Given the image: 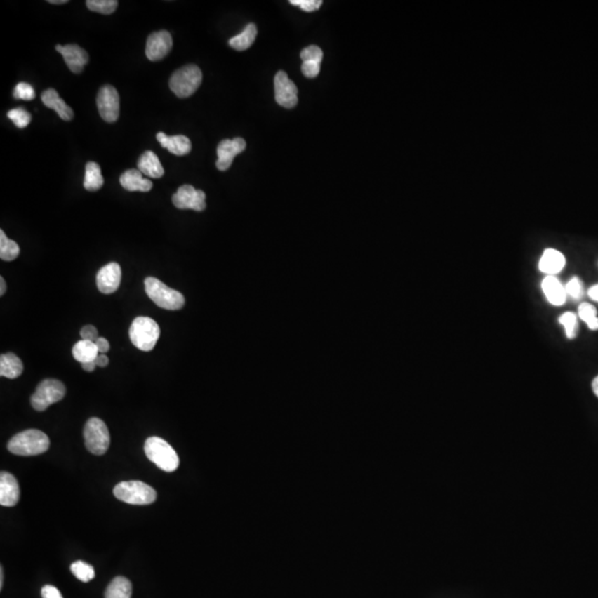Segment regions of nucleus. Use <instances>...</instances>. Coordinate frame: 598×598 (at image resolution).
Returning <instances> with one entry per match:
<instances>
[{"label":"nucleus","instance_id":"nucleus-4","mask_svg":"<svg viewBox=\"0 0 598 598\" xmlns=\"http://www.w3.org/2000/svg\"><path fill=\"white\" fill-rule=\"evenodd\" d=\"M113 494L120 501L132 505H149L157 500L152 486L141 481H124L113 489Z\"/></svg>","mask_w":598,"mask_h":598},{"label":"nucleus","instance_id":"nucleus-35","mask_svg":"<svg viewBox=\"0 0 598 598\" xmlns=\"http://www.w3.org/2000/svg\"><path fill=\"white\" fill-rule=\"evenodd\" d=\"M565 291L567 296L572 297L573 299H580L584 295V289H583V283L578 277H573L569 279V283L565 285Z\"/></svg>","mask_w":598,"mask_h":598},{"label":"nucleus","instance_id":"nucleus-2","mask_svg":"<svg viewBox=\"0 0 598 598\" xmlns=\"http://www.w3.org/2000/svg\"><path fill=\"white\" fill-rule=\"evenodd\" d=\"M145 452L150 461L166 472H173L179 467L180 459L175 450L159 437H151L145 441Z\"/></svg>","mask_w":598,"mask_h":598},{"label":"nucleus","instance_id":"nucleus-12","mask_svg":"<svg viewBox=\"0 0 598 598\" xmlns=\"http://www.w3.org/2000/svg\"><path fill=\"white\" fill-rule=\"evenodd\" d=\"M173 46V40L170 32L166 30L153 32L150 34L145 46V55L151 61H160L166 57Z\"/></svg>","mask_w":598,"mask_h":598},{"label":"nucleus","instance_id":"nucleus-5","mask_svg":"<svg viewBox=\"0 0 598 598\" xmlns=\"http://www.w3.org/2000/svg\"><path fill=\"white\" fill-rule=\"evenodd\" d=\"M160 327L152 318L137 317L130 327L132 344L142 352H151L160 338Z\"/></svg>","mask_w":598,"mask_h":598},{"label":"nucleus","instance_id":"nucleus-26","mask_svg":"<svg viewBox=\"0 0 598 598\" xmlns=\"http://www.w3.org/2000/svg\"><path fill=\"white\" fill-rule=\"evenodd\" d=\"M256 36H258V28L254 24H248L241 34L230 39L229 45L237 51H244L254 44Z\"/></svg>","mask_w":598,"mask_h":598},{"label":"nucleus","instance_id":"nucleus-38","mask_svg":"<svg viewBox=\"0 0 598 598\" xmlns=\"http://www.w3.org/2000/svg\"><path fill=\"white\" fill-rule=\"evenodd\" d=\"M302 71L305 77H307V78H316L320 72V63L314 62V61L303 62Z\"/></svg>","mask_w":598,"mask_h":598},{"label":"nucleus","instance_id":"nucleus-13","mask_svg":"<svg viewBox=\"0 0 598 598\" xmlns=\"http://www.w3.org/2000/svg\"><path fill=\"white\" fill-rule=\"evenodd\" d=\"M246 149V142L241 138H235L233 140H223L218 145V161H216V168L220 171L229 170L233 163L234 158L239 153L243 152Z\"/></svg>","mask_w":598,"mask_h":598},{"label":"nucleus","instance_id":"nucleus-37","mask_svg":"<svg viewBox=\"0 0 598 598\" xmlns=\"http://www.w3.org/2000/svg\"><path fill=\"white\" fill-rule=\"evenodd\" d=\"M291 5L298 6L303 11L312 13L318 11L320 6L323 5L321 0H291Z\"/></svg>","mask_w":598,"mask_h":598},{"label":"nucleus","instance_id":"nucleus-8","mask_svg":"<svg viewBox=\"0 0 598 598\" xmlns=\"http://www.w3.org/2000/svg\"><path fill=\"white\" fill-rule=\"evenodd\" d=\"M66 396V387L61 381L46 379L39 383L30 401L32 408L37 411H45L51 404L62 400Z\"/></svg>","mask_w":598,"mask_h":598},{"label":"nucleus","instance_id":"nucleus-41","mask_svg":"<svg viewBox=\"0 0 598 598\" xmlns=\"http://www.w3.org/2000/svg\"><path fill=\"white\" fill-rule=\"evenodd\" d=\"M95 345H97L98 352L99 354H105V352H109V349H110V344H109V341L105 338H102V337H100L95 340Z\"/></svg>","mask_w":598,"mask_h":598},{"label":"nucleus","instance_id":"nucleus-7","mask_svg":"<svg viewBox=\"0 0 598 598\" xmlns=\"http://www.w3.org/2000/svg\"><path fill=\"white\" fill-rule=\"evenodd\" d=\"M84 444L89 452L102 456L110 446V433L108 427L99 418H91L84 425Z\"/></svg>","mask_w":598,"mask_h":598},{"label":"nucleus","instance_id":"nucleus-28","mask_svg":"<svg viewBox=\"0 0 598 598\" xmlns=\"http://www.w3.org/2000/svg\"><path fill=\"white\" fill-rule=\"evenodd\" d=\"M20 253L18 244L16 241H11L6 237L5 232L0 231V258L5 262H11L16 260Z\"/></svg>","mask_w":598,"mask_h":598},{"label":"nucleus","instance_id":"nucleus-31","mask_svg":"<svg viewBox=\"0 0 598 598\" xmlns=\"http://www.w3.org/2000/svg\"><path fill=\"white\" fill-rule=\"evenodd\" d=\"M559 321L564 327L565 335H566L567 338H576V336H578V316L575 315L574 312H564L559 317Z\"/></svg>","mask_w":598,"mask_h":598},{"label":"nucleus","instance_id":"nucleus-21","mask_svg":"<svg viewBox=\"0 0 598 598\" xmlns=\"http://www.w3.org/2000/svg\"><path fill=\"white\" fill-rule=\"evenodd\" d=\"M120 184L129 192H149L152 189V182L143 178L139 170H128L120 176Z\"/></svg>","mask_w":598,"mask_h":598},{"label":"nucleus","instance_id":"nucleus-19","mask_svg":"<svg viewBox=\"0 0 598 598\" xmlns=\"http://www.w3.org/2000/svg\"><path fill=\"white\" fill-rule=\"evenodd\" d=\"M157 140L160 142L164 149L168 150L172 154L182 157L191 152L192 143L189 138L185 135H173L168 137L164 132H159L157 134Z\"/></svg>","mask_w":598,"mask_h":598},{"label":"nucleus","instance_id":"nucleus-36","mask_svg":"<svg viewBox=\"0 0 598 598\" xmlns=\"http://www.w3.org/2000/svg\"><path fill=\"white\" fill-rule=\"evenodd\" d=\"M324 53L323 50L320 49L317 46H310L305 48L300 53V58L303 62L306 61H314V62H321L323 60Z\"/></svg>","mask_w":598,"mask_h":598},{"label":"nucleus","instance_id":"nucleus-44","mask_svg":"<svg viewBox=\"0 0 598 598\" xmlns=\"http://www.w3.org/2000/svg\"><path fill=\"white\" fill-rule=\"evenodd\" d=\"M95 367H97V364L95 361L87 362V364H82V369L86 370L88 373H92V371H95Z\"/></svg>","mask_w":598,"mask_h":598},{"label":"nucleus","instance_id":"nucleus-3","mask_svg":"<svg viewBox=\"0 0 598 598\" xmlns=\"http://www.w3.org/2000/svg\"><path fill=\"white\" fill-rule=\"evenodd\" d=\"M145 293L159 307L168 310H179L183 308L185 299L180 291L170 288L166 284L155 277H147L145 281Z\"/></svg>","mask_w":598,"mask_h":598},{"label":"nucleus","instance_id":"nucleus-48","mask_svg":"<svg viewBox=\"0 0 598 598\" xmlns=\"http://www.w3.org/2000/svg\"><path fill=\"white\" fill-rule=\"evenodd\" d=\"M4 586V569L1 567L0 569V590L3 588Z\"/></svg>","mask_w":598,"mask_h":598},{"label":"nucleus","instance_id":"nucleus-15","mask_svg":"<svg viewBox=\"0 0 598 598\" xmlns=\"http://www.w3.org/2000/svg\"><path fill=\"white\" fill-rule=\"evenodd\" d=\"M55 50L61 53L67 67L74 74H80L89 61V55L87 51L78 45H74V44L66 46L58 45L55 46Z\"/></svg>","mask_w":598,"mask_h":598},{"label":"nucleus","instance_id":"nucleus-27","mask_svg":"<svg viewBox=\"0 0 598 598\" xmlns=\"http://www.w3.org/2000/svg\"><path fill=\"white\" fill-rule=\"evenodd\" d=\"M132 584L128 578L118 576L105 590V598H131Z\"/></svg>","mask_w":598,"mask_h":598},{"label":"nucleus","instance_id":"nucleus-11","mask_svg":"<svg viewBox=\"0 0 598 598\" xmlns=\"http://www.w3.org/2000/svg\"><path fill=\"white\" fill-rule=\"evenodd\" d=\"M274 84H275L276 102L284 108H294L298 102V90H297L296 84L289 79L286 72L284 71L277 72Z\"/></svg>","mask_w":598,"mask_h":598},{"label":"nucleus","instance_id":"nucleus-32","mask_svg":"<svg viewBox=\"0 0 598 598\" xmlns=\"http://www.w3.org/2000/svg\"><path fill=\"white\" fill-rule=\"evenodd\" d=\"M86 5L90 11L95 13L111 15L118 8L119 3L117 0H88Z\"/></svg>","mask_w":598,"mask_h":598},{"label":"nucleus","instance_id":"nucleus-9","mask_svg":"<svg viewBox=\"0 0 598 598\" xmlns=\"http://www.w3.org/2000/svg\"><path fill=\"white\" fill-rule=\"evenodd\" d=\"M98 110L100 117L109 124L118 120L120 114V97L116 88L105 84L100 88L97 97Z\"/></svg>","mask_w":598,"mask_h":598},{"label":"nucleus","instance_id":"nucleus-42","mask_svg":"<svg viewBox=\"0 0 598 598\" xmlns=\"http://www.w3.org/2000/svg\"><path fill=\"white\" fill-rule=\"evenodd\" d=\"M95 361L99 367H107L109 365V358L103 354H99Z\"/></svg>","mask_w":598,"mask_h":598},{"label":"nucleus","instance_id":"nucleus-17","mask_svg":"<svg viewBox=\"0 0 598 598\" xmlns=\"http://www.w3.org/2000/svg\"><path fill=\"white\" fill-rule=\"evenodd\" d=\"M565 264H566V260L564 255L557 249L548 248L544 251L538 262V268L542 273L547 276H555L565 267Z\"/></svg>","mask_w":598,"mask_h":598},{"label":"nucleus","instance_id":"nucleus-46","mask_svg":"<svg viewBox=\"0 0 598 598\" xmlns=\"http://www.w3.org/2000/svg\"><path fill=\"white\" fill-rule=\"evenodd\" d=\"M592 389H593L594 394L598 398V376H596L593 383H592Z\"/></svg>","mask_w":598,"mask_h":598},{"label":"nucleus","instance_id":"nucleus-18","mask_svg":"<svg viewBox=\"0 0 598 598\" xmlns=\"http://www.w3.org/2000/svg\"><path fill=\"white\" fill-rule=\"evenodd\" d=\"M542 291L547 302L553 306H562L566 302L565 286L555 276H546L542 281Z\"/></svg>","mask_w":598,"mask_h":598},{"label":"nucleus","instance_id":"nucleus-43","mask_svg":"<svg viewBox=\"0 0 598 598\" xmlns=\"http://www.w3.org/2000/svg\"><path fill=\"white\" fill-rule=\"evenodd\" d=\"M588 297L590 299H593L595 302H598V284L597 285H594V286L590 287L588 289Z\"/></svg>","mask_w":598,"mask_h":598},{"label":"nucleus","instance_id":"nucleus-39","mask_svg":"<svg viewBox=\"0 0 598 598\" xmlns=\"http://www.w3.org/2000/svg\"><path fill=\"white\" fill-rule=\"evenodd\" d=\"M80 336L84 340L93 341L95 343L99 337H98V331L95 326L87 325L84 326V328L80 331Z\"/></svg>","mask_w":598,"mask_h":598},{"label":"nucleus","instance_id":"nucleus-10","mask_svg":"<svg viewBox=\"0 0 598 598\" xmlns=\"http://www.w3.org/2000/svg\"><path fill=\"white\" fill-rule=\"evenodd\" d=\"M172 202L180 210H193L202 212L206 208V195L201 190L185 184L179 187L172 197Z\"/></svg>","mask_w":598,"mask_h":598},{"label":"nucleus","instance_id":"nucleus-47","mask_svg":"<svg viewBox=\"0 0 598 598\" xmlns=\"http://www.w3.org/2000/svg\"><path fill=\"white\" fill-rule=\"evenodd\" d=\"M49 3L53 5H62V4L68 3V0H49Z\"/></svg>","mask_w":598,"mask_h":598},{"label":"nucleus","instance_id":"nucleus-6","mask_svg":"<svg viewBox=\"0 0 598 598\" xmlns=\"http://www.w3.org/2000/svg\"><path fill=\"white\" fill-rule=\"evenodd\" d=\"M202 71L195 65H187L176 70L170 79V89L176 97L187 98L194 95L202 84Z\"/></svg>","mask_w":598,"mask_h":598},{"label":"nucleus","instance_id":"nucleus-14","mask_svg":"<svg viewBox=\"0 0 598 598\" xmlns=\"http://www.w3.org/2000/svg\"><path fill=\"white\" fill-rule=\"evenodd\" d=\"M121 272L118 263H109L98 272L97 286L102 294H112L120 287Z\"/></svg>","mask_w":598,"mask_h":598},{"label":"nucleus","instance_id":"nucleus-40","mask_svg":"<svg viewBox=\"0 0 598 598\" xmlns=\"http://www.w3.org/2000/svg\"><path fill=\"white\" fill-rule=\"evenodd\" d=\"M42 598H63L60 590L53 585H46L41 590Z\"/></svg>","mask_w":598,"mask_h":598},{"label":"nucleus","instance_id":"nucleus-20","mask_svg":"<svg viewBox=\"0 0 598 598\" xmlns=\"http://www.w3.org/2000/svg\"><path fill=\"white\" fill-rule=\"evenodd\" d=\"M41 100L47 108L55 110L62 120L71 121L74 118V111L61 99L55 89H47L42 92Z\"/></svg>","mask_w":598,"mask_h":598},{"label":"nucleus","instance_id":"nucleus-23","mask_svg":"<svg viewBox=\"0 0 598 598\" xmlns=\"http://www.w3.org/2000/svg\"><path fill=\"white\" fill-rule=\"evenodd\" d=\"M24 371V364L13 352L1 354L0 357V376L8 379L18 378Z\"/></svg>","mask_w":598,"mask_h":598},{"label":"nucleus","instance_id":"nucleus-33","mask_svg":"<svg viewBox=\"0 0 598 598\" xmlns=\"http://www.w3.org/2000/svg\"><path fill=\"white\" fill-rule=\"evenodd\" d=\"M7 117L13 121V124L19 129H25L32 122V114L22 108L13 109V110L8 111Z\"/></svg>","mask_w":598,"mask_h":598},{"label":"nucleus","instance_id":"nucleus-34","mask_svg":"<svg viewBox=\"0 0 598 598\" xmlns=\"http://www.w3.org/2000/svg\"><path fill=\"white\" fill-rule=\"evenodd\" d=\"M13 98L17 100H25V101H30L36 98V92L32 84L27 82H20L17 84L16 88L13 90Z\"/></svg>","mask_w":598,"mask_h":598},{"label":"nucleus","instance_id":"nucleus-29","mask_svg":"<svg viewBox=\"0 0 598 598\" xmlns=\"http://www.w3.org/2000/svg\"><path fill=\"white\" fill-rule=\"evenodd\" d=\"M578 316L583 321L587 324V327L590 331H598L597 310L593 305L588 304V303L580 304V307H578Z\"/></svg>","mask_w":598,"mask_h":598},{"label":"nucleus","instance_id":"nucleus-25","mask_svg":"<svg viewBox=\"0 0 598 598\" xmlns=\"http://www.w3.org/2000/svg\"><path fill=\"white\" fill-rule=\"evenodd\" d=\"M105 184L101 168L95 162H88L84 173V187L89 192L99 191Z\"/></svg>","mask_w":598,"mask_h":598},{"label":"nucleus","instance_id":"nucleus-30","mask_svg":"<svg viewBox=\"0 0 598 598\" xmlns=\"http://www.w3.org/2000/svg\"><path fill=\"white\" fill-rule=\"evenodd\" d=\"M71 572L78 580L84 583L90 582L95 576V569L84 561H77L71 564Z\"/></svg>","mask_w":598,"mask_h":598},{"label":"nucleus","instance_id":"nucleus-45","mask_svg":"<svg viewBox=\"0 0 598 598\" xmlns=\"http://www.w3.org/2000/svg\"><path fill=\"white\" fill-rule=\"evenodd\" d=\"M6 289H7V285H6L5 279H4V277H0V295L1 296L5 295Z\"/></svg>","mask_w":598,"mask_h":598},{"label":"nucleus","instance_id":"nucleus-24","mask_svg":"<svg viewBox=\"0 0 598 598\" xmlns=\"http://www.w3.org/2000/svg\"><path fill=\"white\" fill-rule=\"evenodd\" d=\"M72 354H74V359L77 361L81 362L82 365V364H87V362L95 361L99 356V352H98L95 343L81 339L72 348Z\"/></svg>","mask_w":598,"mask_h":598},{"label":"nucleus","instance_id":"nucleus-1","mask_svg":"<svg viewBox=\"0 0 598 598\" xmlns=\"http://www.w3.org/2000/svg\"><path fill=\"white\" fill-rule=\"evenodd\" d=\"M49 446L50 440L46 433L30 429L13 436L9 441L7 448L11 453L22 456V457H30V456L45 453Z\"/></svg>","mask_w":598,"mask_h":598},{"label":"nucleus","instance_id":"nucleus-16","mask_svg":"<svg viewBox=\"0 0 598 598\" xmlns=\"http://www.w3.org/2000/svg\"><path fill=\"white\" fill-rule=\"evenodd\" d=\"M20 498V489L16 478L3 471L0 474V504L3 507H15Z\"/></svg>","mask_w":598,"mask_h":598},{"label":"nucleus","instance_id":"nucleus-22","mask_svg":"<svg viewBox=\"0 0 598 598\" xmlns=\"http://www.w3.org/2000/svg\"><path fill=\"white\" fill-rule=\"evenodd\" d=\"M138 170L143 175L152 179H160L164 175V168L158 157L152 151H145L138 161Z\"/></svg>","mask_w":598,"mask_h":598}]
</instances>
